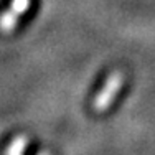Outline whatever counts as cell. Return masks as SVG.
Returning <instances> with one entry per match:
<instances>
[{"label": "cell", "mask_w": 155, "mask_h": 155, "mask_svg": "<svg viewBox=\"0 0 155 155\" xmlns=\"http://www.w3.org/2000/svg\"><path fill=\"white\" fill-rule=\"evenodd\" d=\"M38 155H51V153H50V152H46V150H43V152H40Z\"/></svg>", "instance_id": "4"}, {"label": "cell", "mask_w": 155, "mask_h": 155, "mask_svg": "<svg viewBox=\"0 0 155 155\" xmlns=\"http://www.w3.org/2000/svg\"><path fill=\"white\" fill-rule=\"evenodd\" d=\"M27 145H28V137H25V135H17V137L7 145L3 155H23Z\"/></svg>", "instance_id": "3"}, {"label": "cell", "mask_w": 155, "mask_h": 155, "mask_svg": "<svg viewBox=\"0 0 155 155\" xmlns=\"http://www.w3.org/2000/svg\"><path fill=\"white\" fill-rule=\"evenodd\" d=\"M124 86V73L122 71H112L107 76L104 86L99 89V93L96 94L94 101H93V109L94 112H104L110 107L112 101L117 97L120 87Z\"/></svg>", "instance_id": "1"}, {"label": "cell", "mask_w": 155, "mask_h": 155, "mask_svg": "<svg viewBox=\"0 0 155 155\" xmlns=\"http://www.w3.org/2000/svg\"><path fill=\"white\" fill-rule=\"evenodd\" d=\"M30 7L31 0H12L10 7L0 15V33H12L18 20L28 12Z\"/></svg>", "instance_id": "2"}]
</instances>
